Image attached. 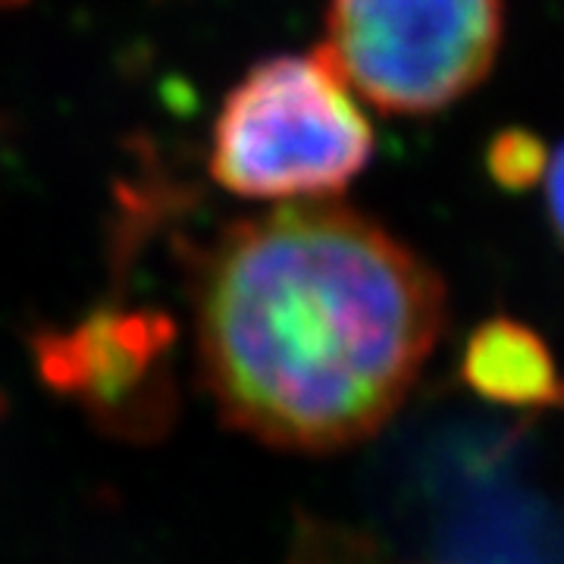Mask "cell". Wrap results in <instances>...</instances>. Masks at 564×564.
<instances>
[{"mask_svg":"<svg viewBox=\"0 0 564 564\" xmlns=\"http://www.w3.org/2000/svg\"><path fill=\"white\" fill-rule=\"evenodd\" d=\"M549 148L524 126H508L486 144V173L502 192H530L549 173Z\"/></svg>","mask_w":564,"mask_h":564,"instance_id":"5b68a950","label":"cell"},{"mask_svg":"<svg viewBox=\"0 0 564 564\" xmlns=\"http://www.w3.org/2000/svg\"><path fill=\"white\" fill-rule=\"evenodd\" d=\"M299 564H326V562H321V558H311V562H299Z\"/></svg>","mask_w":564,"mask_h":564,"instance_id":"52a82bcc","label":"cell"},{"mask_svg":"<svg viewBox=\"0 0 564 564\" xmlns=\"http://www.w3.org/2000/svg\"><path fill=\"white\" fill-rule=\"evenodd\" d=\"M505 0H329L321 54L383 113L430 117L492 73Z\"/></svg>","mask_w":564,"mask_h":564,"instance_id":"3957f363","label":"cell"},{"mask_svg":"<svg viewBox=\"0 0 564 564\" xmlns=\"http://www.w3.org/2000/svg\"><path fill=\"white\" fill-rule=\"evenodd\" d=\"M445 321L440 273L333 202H289L229 226L198 282V355L220 414L292 452L380 433Z\"/></svg>","mask_w":564,"mask_h":564,"instance_id":"6da1fadb","label":"cell"},{"mask_svg":"<svg viewBox=\"0 0 564 564\" xmlns=\"http://www.w3.org/2000/svg\"><path fill=\"white\" fill-rule=\"evenodd\" d=\"M545 207H549V223L555 236L564 242V144L552 154L549 173H545Z\"/></svg>","mask_w":564,"mask_h":564,"instance_id":"8992f818","label":"cell"},{"mask_svg":"<svg viewBox=\"0 0 564 564\" xmlns=\"http://www.w3.org/2000/svg\"><path fill=\"white\" fill-rule=\"evenodd\" d=\"M373 158V129L317 51L258 63L223 104L210 176L226 192L307 202L343 192Z\"/></svg>","mask_w":564,"mask_h":564,"instance_id":"7a4b0ae2","label":"cell"},{"mask_svg":"<svg viewBox=\"0 0 564 564\" xmlns=\"http://www.w3.org/2000/svg\"><path fill=\"white\" fill-rule=\"evenodd\" d=\"M464 383L489 402L514 408H540L564 399L543 339L508 317H492L470 336L464 351Z\"/></svg>","mask_w":564,"mask_h":564,"instance_id":"277c9868","label":"cell"}]
</instances>
